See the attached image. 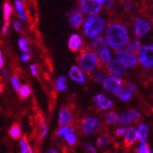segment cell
<instances>
[{"label":"cell","instance_id":"obj_1","mask_svg":"<svg viewBox=\"0 0 153 153\" xmlns=\"http://www.w3.org/2000/svg\"><path fill=\"white\" fill-rule=\"evenodd\" d=\"M105 40L113 49H120L124 47L129 41L127 29L123 25L118 24L109 25L105 31Z\"/></svg>","mask_w":153,"mask_h":153},{"label":"cell","instance_id":"obj_2","mask_svg":"<svg viewBox=\"0 0 153 153\" xmlns=\"http://www.w3.org/2000/svg\"><path fill=\"white\" fill-rule=\"evenodd\" d=\"M105 22L102 17L99 16H90L84 22V33L89 38H94L97 36L105 30Z\"/></svg>","mask_w":153,"mask_h":153},{"label":"cell","instance_id":"obj_3","mask_svg":"<svg viewBox=\"0 0 153 153\" xmlns=\"http://www.w3.org/2000/svg\"><path fill=\"white\" fill-rule=\"evenodd\" d=\"M79 64L80 68L86 72L94 71L98 65V58L96 54L91 51H81L79 57Z\"/></svg>","mask_w":153,"mask_h":153},{"label":"cell","instance_id":"obj_4","mask_svg":"<svg viewBox=\"0 0 153 153\" xmlns=\"http://www.w3.org/2000/svg\"><path fill=\"white\" fill-rule=\"evenodd\" d=\"M100 128H101V120L96 117H93V116L87 117L81 122L82 132L88 135L96 134Z\"/></svg>","mask_w":153,"mask_h":153},{"label":"cell","instance_id":"obj_5","mask_svg":"<svg viewBox=\"0 0 153 153\" xmlns=\"http://www.w3.org/2000/svg\"><path fill=\"white\" fill-rule=\"evenodd\" d=\"M138 59L144 67L153 66V46H141L138 50Z\"/></svg>","mask_w":153,"mask_h":153},{"label":"cell","instance_id":"obj_6","mask_svg":"<svg viewBox=\"0 0 153 153\" xmlns=\"http://www.w3.org/2000/svg\"><path fill=\"white\" fill-rule=\"evenodd\" d=\"M117 59L126 67H134L137 64V57L128 50L119 49L116 51Z\"/></svg>","mask_w":153,"mask_h":153},{"label":"cell","instance_id":"obj_7","mask_svg":"<svg viewBox=\"0 0 153 153\" xmlns=\"http://www.w3.org/2000/svg\"><path fill=\"white\" fill-rule=\"evenodd\" d=\"M102 9V4L98 2V0H80L79 1V10L81 12L95 15Z\"/></svg>","mask_w":153,"mask_h":153},{"label":"cell","instance_id":"obj_8","mask_svg":"<svg viewBox=\"0 0 153 153\" xmlns=\"http://www.w3.org/2000/svg\"><path fill=\"white\" fill-rule=\"evenodd\" d=\"M121 84L122 81L119 76H115V75H110V76H106L105 79L103 80V86L104 89L108 91V93L115 94L116 91L121 88Z\"/></svg>","mask_w":153,"mask_h":153},{"label":"cell","instance_id":"obj_9","mask_svg":"<svg viewBox=\"0 0 153 153\" xmlns=\"http://www.w3.org/2000/svg\"><path fill=\"white\" fill-rule=\"evenodd\" d=\"M151 29V25L149 22L143 19H137L134 22V33L136 36L143 37L149 33Z\"/></svg>","mask_w":153,"mask_h":153},{"label":"cell","instance_id":"obj_10","mask_svg":"<svg viewBox=\"0 0 153 153\" xmlns=\"http://www.w3.org/2000/svg\"><path fill=\"white\" fill-rule=\"evenodd\" d=\"M108 68L109 72L115 76H121L125 74L127 71V67L122 65L118 59L110 60L109 63L108 64Z\"/></svg>","mask_w":153,"mask_h":153},{"label":"cell","instance_id":"obj_11","mask_svg":"<svg viewBox=\"0 0 153 153\" xmlns=\"http://www.w3.org/2000/svg\"><path fill=\"white\" fill-rule=\"evenodd\" d=\"M67 19H68V22H69L70 25L74 28H79L83 22L82 14L78 9H73L68 12Z\"/></svg>","mask_w":153,"mask_h":153},{"label":"cell","instance_id":"obj_12","mask_svg":"<svg viewBox=\"0 0 153 153\" xmlns=\"http://www.w3.org/2000/svg\"><path fill=\"white\" fill-rule=\"evenodd\" d=\"M94 102L98 108L102 110L109 109L113 106V102L103 94H98L94 97Z\"/></svg>","mask_w":153,"mask_h":153},{"label":"cell","instance_id":"obj_13","mask_svg":"<svg viewBox=\"0 0 153 153\" xmlns=\"http://www.w3.org/2000/svg\"><path fill=\"white\" fill-rule=\"evenodd\" d=\"M68 76H69V78L72 80L78 82V83H85V81H86L85 75H84L82 70L78 65L71 66V68L69 69V72H68Z\"/></svg>","mask_w":153,"mask_h":153},{"label":"cell","instance_id":"obj_14","mask_svg":"<svg viewBox=\"0 0 153 153\" xmlns=\"http://www.w3.org/2000/svg\"><path fill=\"white\" fill-rule=\"evenodd\" d=\"M73 120V115L71 111L68 108H63L59 112V117H58V123L60 127L62 126H68L71 124Z\"/></svg>","mask_w":153,"mask_h":153},{"label":"cell","instance_id":"obj_15","mask_svg":"<svg viewBox=\"0 0 153 153\" xmlns=\"http://www.w3.org/2000/svg\"><path fill=\"white\" fill-rule=\"evenodd\" d=\"M82 44L83 41L81 36L78 34H73L69 37V40H68V48L71 51H78L81 49Z\"/></svg>","mask_w":153,"mask_h":153},{"label":"cell","instance_id":"obj_16","mask_svg":"<svg viewBox=\"0 0 153 153\" xmlns=\"http://www.w3.org/2000/svg\"><path fill=\"white\" fill-rule=\"evenodd\" d=\"M91 47L96 51V52H101L102 51L108 49V45H106V41L105 38L102 36H95L91 40Z\"/></svg>","mask_w":153,"mask_h":153},{"label":"cell","instance_id":"obj_17","mask_svg":"<svg viewBox=\"0 0 153 153\" xmlns=\"http://www.w3.org/2000/svg\"><path fill=\"white\" fill-rule=\"evenodd\" d=\"M11 14V7L9 3H5L4 4V20H5V24L2 27V33L4 36L7 34V27L10 25V17Z\"/></svg>","mask_w":153,"mask_h":153},{"label":"cell","instance_id":"obj_18","mask_svg":"<svg viewBox=\"0 0 153 153\" xmlns=\"http://www.w3.org/2000/svg\"><path fill=\"white\" fill-rule=\"evenodd\" d=\"M124 142L127 146H130V145L134 144L136 140H137V132L136 130L133 127H130L128 129H126V132L124 134Z\"/></svg>","mask_w":153,"mask_h":153},{"label":"cell","instance_id":"obj_19","mask_svg":"<svg viewBox=\"0 0 153 153\" xmlns=\"http://www.w3.org/2000/svg\"><path fill=\"white\" fill-rule=\"evenodd\" d=\"M137 132V139L139 140V142L146 143L147 142V138L149 135V127L146 124H140L136 130Z\"/></svg>","mask_w":153,"mask_h":153},{"label":"cell","instance_id":"obj_20","mask_svg":"<svg viewBox=\"0 0 153 153\" xmlns=\"http://www.w3.org/2000/svg\"><path fill=\"white\" fill-rule=\"evenodd\" d=\"M116 96L120 99V100L123 101V102H129L132 99L133 94L126 88H120L119 89L116 93H115Z\"/></svg>","mask_w":153,"mask_h":153},{"label":"cell","instance_id":"obj_21","mask_svg":"<svg viewBox=\"0 0 153 153\" xmlns=\"http://www.w3.org/2000/svg\"><path fill=\"white\" fill-rule=\"evenodd\" d=\"M9 134L10 136L11 137L12 139H20L22 137V128H21V125L17 122H15L13 123L10 130H9Z\"/></svg>","mask_w":153,"mask_h":153},{"label":"cell","instance_id":"obj_22","mask_svg":"<svg viewBox=\"0 0 153 153\" xmlns=\"http://www.w3.org/2000/svg\"><path fill=\"white\" fill-rule=\"evenodd\" d=\"M66 76H61L57 79L56 82H55V88L58 91H65L67 90V84H66Z\"/></svg>","mask_w":153,"mask_h":153},{"label":"cell","instance_id":"obj_23","mask_svg":"<svg viewBox=\"0 0 153 153\" xmlns=\"http://www.w3.org/2000/svg\"><path fill=\"white\" fill-rule=\"evenodd\" d=\"M127 50L131 52H134V51H138V50L141 47V42L138 38H134L131 41H128L127 43Z\"/></svg>","mask_w":153,"mask_h":153},{"label":"cell","instance_id":"obj_24","mask_svg":"<svg viewBox=\"0 0 153 153\" xmlns=\"http://www.w3.org/2000/svg\"><path fill=\"white\" fill-rule=\"evenodd\" d=\"M132 121H133V118L130 111L123 112L119 116V122L122 125H129L132 123Z\"/></svg>","mask_w":153,"mask_h":153},{"label":"cell","instance_id":"obj_25","mask_svg":"<svg viewBox=\"0 0 153 153\" xmlns=\"http://www.w3.org/2000/svg\"><path fill=\"white\" fill-rule=\"evenodd\" d=\"M105 120L108 124H116L119 121V115L116 112H108L105 115Z\"/></svg>","mask_w":153,"mask_h":153},{"label":"cell","instance_id":"obj_26","mask_svg":"<svg viewBox=\"0 0 153 153\" xmlns=\"http://www.w3.org/2000/svg\"><path fill=\"white\" fill-rule=\"evenodd\" d=\"M98 54H99V60H100V62L103 65H108L109 63V61L111 60V54L108 48L102 51L101 52H99Z\"/></svg>","mask_w":153,"mask_h":153},{"label":"cell","instance_id":"obj_27","mask_svg":"<svg viewBox=\"0 0 153 153\" xmlns=\"http://www.w3.org/2000/svg\"><path fill=\"white\" fill-rule=\"evenodd\" d=\"M110 141H111V138L108 134H103L98 137V139L96 141V145L99 148H105L108 146V145H109Z\"/></svg>","mask_w":153,"mask_h":153},{"label":"cell","instance_id":"obj_28","mask_svg":"<svg viewBox=\"0 0 153 153\" xmlns=\"http://www.w3.org/2000/svg\"><path fill=\"white\" fill-rule=\"evenodd\" d=\"M15 9H16L20 18L22 21H26V16L25 14V10H24V4H22V0H16L15 1Z\"/></svg>","mask_w":153,"mask_h":153},{"label":"cell","instance_id":"obj_29","mask_svg":"<svg viewBox=\"0 0 153 153\" xmlns=\"http://www.w3.org/2000/svg\"><path fill=\"white\" fill-rule=\"evenodd\" d=\"M19 93H20L21 98L26 99L30 96V94H31V88H30L28 85H26V84H25V85L21 86Z\"/></svg>","mask_w":153,"mask_h":153},{"label":"cell","instance_id":"obj_30","mask_svg":"<svg viewBox=\"0 0 153 153\" xmlns=\"http://www.w3.org/2000/svg\"><path fill=\"white\" fill-rule=\"evenodd\" d=\"M65 142L70 145V146H74V145L76 143V141H78V137H76V135L75 134V133H68L66 134L65 136Z\"/></svg>","mask_w":153,"mask_h":153},{"label":"cell","instance_id":"obj_31","mask_svg":"<svg viewBox=\"0 0 153 153\" xmlns=\"http://www.w3.org/2000/svg\"><path fill=\"white\" fill-rule=\"evenodd\" d=\"M18 44H19V48L20 50L22 51V52H27L29 51V47H28V43H27V40L26 38L22 36L20 37V39L18 41Z\"/></svg>","mask_w":153,"mask_h":153},{"label":"cell","instance_id":"obj_32","mask_svg":"<svg viewBox=\"0 0 153 153\" xmlns=\"http://www.w3.org/2000/svg\"><path fill=\"white\" fill-rule=\"evenodd\" d=\"M20 149H21V153H29L28 143L25 136L20 138Z\"/></svg>","mask_w":153,"mask_h":153},{"label":"cell","instance_id":"obj_33","mask_svg":"<svg viewBox=\"0 0 153 153\" xmlns=\"http://www.w3.org/2000/svg\"><path fill=\"white\" fill-rule=\"evenodd\" d=\"M10 83H11V85H12L15 91H20L21 83H20V80H19V79L17 78L16 76H10Z\"/></svg>","mask_w":153,"mask_h":153},{"label":"cell","instance_id":"obj_34","mask_svg":"<svg viewBox=\"0 0 153 153\" xmlns=\"http://www.w3.org/2000/svg\"><path fill=\"white\" fill-rule=\"evenodd\" d=\"M105 75L102 71H97V72H94L93 74V79L95 82H98V83L103 82V80L105 79Z\"/></svg>","mask_w":153,"mask_h":153},{"label":"cell","instance_id":"obj_35","mask_svg":"<svg viewBox=\"0 0 153 153\" xmlns=\"http://www.w3.org/2000/svg\"><path fill=\"white\" fill-rule=\"evenodd\" d=\"M39 122H40V127H41V134H40V137H41V139H44L45 136L47 135V134H48V126H47L46 122L43 120H40Z\"/></svg>","mask_w":153,"mask_h":153},{"label":"cell","instance_id":"obj_36","mask_svg":"<svg viewBox=\"0 0 153 153\" xmlns=\"http://www.w3.org/2000/svg\"><path fill=\"white\" fill-rule=\"evenodd\" d=\"M69 130L70 128L68 126H62V127H60V129H58L56 134L58 137H64L66 134L69 133Z\"/></svg>","mask_w":153,"mask_h":153},{"label":"cell","instance_id":"obj_37","mask_svg":"<svg viewBox=\"0 0 153 153\" xmlns=\"http://www.w3.org/2000/svg\"><path fill=\"white\" fill-rule=\"evenodd\" d=\"M137 153H152V151L149 149L147 144L143 143L138 147V149H137Z\"/></svg>","mask_w":153,"mask_h":153},{"label":"cell","instance_id":"obj_38","mask_svg":"<svg viewBox=\"0 0 153 153\" xmlns=\"http://www.w3.org/2000/svg\"><path fill=\"white\" fill-rule=\"evenodd\" d=\"M84 149H85V150L88 153H97L95 147L94 146V145L90 144V143H85V144H84Z\"/></svg>","mask_w":153,"mask_h":153},{"label":"cell","instance_id":"obj_39","mask_svg":"<svg viewBox=\"0 0 153 153\" xmlns=\"http://www.w3.org/2000/svg\"><path fill=\"white\" fill-rule=\"evenodd\" d=\"M125 132H126V129L124 127H119L116 129V131H115V134L118 137H121V136H124Z\"/></svg>","mask_w":153,"mask_h":153},{"label":"cell","instance_id":"obj_40","mask_svg":"<svg viewBox=\"0 0 153 153\" xmlns=\"http://www.w3.org/2000/svg\"><path fill=\"white\" fill-rule=\"evenodd\" d=\"M130 113H131V115H132L133 120H139L141 119V114L138 111H137V110L133 109V110L130 111Z\"/></svg>","mask_w":153,"mask_h":153},{"label":"cell","instance_id":"obj_41","mask_svg":"<svg viewBox=\"0 0 153 153\" xmlns=\"http://www.w3.org/2000/svg\"><path fill=\"white\" fill-rule=\"evenodd\" d=\"M30 70H31V73L33 74V76H36L38 75V68H37V66L35 64L30 65Z\"/></svg>","mask_w":153,"mask_h":153},{"label":"cell","instance_id":"obj_42","mask_svg":"<svg viewBox=\"0 0 153 153\" xmlns=\"http://www.w3.org/2000/svg\"><path fill=\"white\" fill-rule=\"evenodd\" d=\"M126 89H128L131 93L133 94V93H134L135 91V90H136V88H135V85L134 83H131V82H129V83H127V85H126Z\"/></svg>","mask_w":153,"mask_h":153},{"label":"cell","instance_id":"obj_43","mask_svg":"<svg viewBox=\"0 0 153 153\" xmlns=\"http://www.w3.org/2000/svg\"><path fill=\"white\" fill-rule=\"evenodd\" d=\"M14 29L16 30V31H21V29H22V25H21V22L18 21V20H15L14 21Z\"/></svg>","mask_w":153,"mask_h":153},{"label":"cell","instance_id":"obj_44","mask_svg":"<svg viewBox=\"0 0 153 153\" xmlns=\"http://www.w3.org/2000/svg\"><path fill=\"white\" fill-rule=\"evenodd\" d=\"M30 57H31V55H30L29 53H24V54L22 55L21 59H22V62H28L29 59H30Z\"/></svg>","mask_w":153,"mask_h":153},{"label":"cell","instance_id":"obj_45","mask_svg":"<svg viewBox=\"0 0 153 153\" xmlns=\"http://www.w3.org/2000/svg\"><path fill=\"white\" fill-rule=\"evenodd\" d=\"M103 4L106 7H112L114 5V0H103Z\"/></svg>","mask_w":153,"mask_h":153},{"label":"cell","instance_id":"obj_46","mask_svg":"<svg viewBox=\"0 0 153 153\" xmlns=\"http://www.w3.org/2000/svg\"><path fill=\"white\" fill-rule=\"evenodd\" d=\"M45 153H60L56 149H53V148H49L47 150H46Z\"/></svg>","mask_w":153,"mask_h":153},{"label":"cell","instance_id":"obj_47","mask_svg":"<svg viewBox=\"0 0 153 153\" xmlns=\"http://www.w3.org/2000/svg\"><path fill=\"white\" fill-rule=\"evenodd\" d=\"M124 7H125V9H126V10H131V9H132V3H130V2H125Z\"/></svg>","mask_w":153,"mask_h":153},{"label":"cell","instance_id":"obj_48","mask_svg":"<svg viewBox=\"0 0 153 153\" xmlns=\"http://www.w3.org/2000/svg\"><path fill=\"white\" fill-rule=\"evenodd\" d=\"M3 64H4V62H3L2 52H1V51H0V68H2V67H3Z\"/></svg>","mask_w":153,"mask_h":153},{"label":"cell","instance_id":"obj_49","mask_svg":"<svg viewBox=\"0 0 153 153\" xmlns=\"http://www.w3.org/2000/svg\"><path fill=\"white\" fill-rule=\"evenodd\" d=\"M28 150H29V153H34V150H33V148L30 144H28Z\"/></svg>","mask_w":153,"mask_h":153},{"label":"cell","instance_id":"obj_50","mask_svg":"<svg viewBox=\"0 0 153 153\" xmlns=\"http://www.w3.org/2000/svg\"><path fill=\"white\" fill-rule=\"evenodd\" d=\"M4 91V85L3 84H0V94H2Z\"/></svg>","mask_w":153,"mask_h":153},{"label":"cell","instance_id":"obj_51","mask_svg":"<svg viewBox=\"0 0 153 153\" xmlns=\"http://www.w3.org/2000/svg\"><path fill=\"white\" fill-rule=\"evenodd\" d=\"M2 75H3V76H4L5 79L7 78V72H6L5 70H2Z\"/></svg>","mask_w":153,"mask_h":153},{"label":"cell","instance_id":"obj_52","mask_svg":"<svg viewBox=\"0 0 153 153\" xmlns=\"http://www.w3.org/2000/svg\"><path fill=\"white\" fill-rule=\"evenodd\" d=\"M152 22H153V18H152Z\"/></svg>","mask_w":153,"mask_h":153},{"label":"cell","instance_id":"obj_53","mask_svg":"<svg viewBox=\"0 0 153 153\" xmlns=\"http://www.w3.org/2000/svg\"><path fill=\"white\" fill-rule=\"evenodd\" d=\"M152 46H153V45H152Z\"/></svg>","mask_w":153,"mask_h":153}]
</instances>
